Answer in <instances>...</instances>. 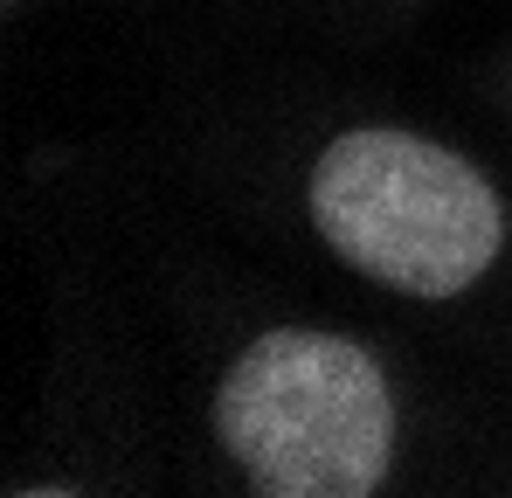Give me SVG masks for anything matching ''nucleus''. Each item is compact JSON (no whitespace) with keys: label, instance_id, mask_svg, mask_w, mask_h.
Returning a JSON list of instances; mask_svg holds the SVG:
<instances>
[{"label":"nucleus","instance_id":"1","mask_svg":"<svg viewBox=\"0 0 512 498\" xmlns=\"http://www.w3.org/2000/svg\"><path fill=\"white\" fill-rule=\"evenodd\" d=\"M215 429L263 498H374L395 457L388 381L340 332H263L215 395Z\"/></svg>","mask_w":512,"mask_h":498},{"label":"nucleus","instance_id":"2","mask_svg":"<svg viewBox=\"0 0 512 498\" xmlns=\"http://www.w3.org/2000/svg\"><path fill=\"white\" fill-rule=\"evenodd\" d=\"M312 222L353 270L409 298H457L506 243L485 173L416 132H346L312 166Z\"/></svg>","mask_w":512,"mask_h":498}]
</instances>
